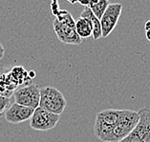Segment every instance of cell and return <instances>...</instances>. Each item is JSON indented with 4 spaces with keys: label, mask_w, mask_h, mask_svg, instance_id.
<instances>
[{
    "label": "cell",
    "mask_w": 150,
    "mask_h": 142,
    "mask_svg": "<svg viewBox=\"0 0 150 142\" xmlns=\"http://www.w3.org/2000/svg\"><path fill=\"white\" fill-rule=\"evenodd\" d=\"M57 18L54 20L53 28L57 38L64 44L79 45L82 39L76 34L75 29V19L68 11H57Z\"/></svg>",
    "instance_id": "6da1fadb"
},
{
    "label": "cell",
    "mask_w": 150,
    "mask_h": 142,
    "mask_svg": "<svg viewBox=\"0 0 150 142\" xmlns=\"http://www.w3.org/2000/svg\"><path fill=\"white\" fill-rule=\"evenodd\" d=\"M66 99L60 91L54 87L47 86L40 89L38 107L53 114L60 115L66 108Z\"/></svg>",
    "instance_id": "7a4b0ae2"
},
{
    "label": "cell",
    "mask_w": 150,
    "mask_h": 142,
    "mask_svg": "<svg viewBox=\"0 0 150 142\" xmlns=\"http://www.w3.org/2000/svg\"><path fill=\"white\" fill-rule=\"evenodd\" d=\"M122 110L108 109L97 114L96 122L94 126V133L98 139L103 142H108L111 130L119 120Z\"/></svg>",
    "instance_id": "3957f363"
},
{
    "label": "cell",
    "mask_w": 150,
    "mask_h": 142,
    "mask_svg": "<svg viewBox=\"0 0 150 142\" xmlns=\"http://www.w3.org/2000/svg\"><path fill=\"white\" fill-rule=\"evenodd\" d=\"M139 112L131 110H122V114L116 124L111 130L110 137L108 142H119L125 138L134 128L139 121Z\"/></svg>",
    "instance_id": "277c9868"
},
{
    "label": "cell",
    "mask_w": 150,
    "mask_h": 142,
    "mask_svg": "<svg viewBox=\"0 0 150 142\" xmlns=\"http://www.w3.org/2000/svg\"><path fill=\"white\" fill-rule=\"evenodd\" d=\"M139 112V121L134 130L119 142H150V108L144 107Z\"/></svg>",
    "instance_id": "5b68a950"
},
{
    "label": "cell",
    "mask_w": 150,
    "mask_h": 142,
    "mask_svg": "<svg viewBox=\"0 0 150 142\" xmlns=\"http://www.w3.org/2000/svg\"><path fill=\"white\" fill-rule=\"evenodd\" d=\"M59 117L60 115L38 107L34 110L30 118V126L35 131L46 132L54 129L57 126V122L59 121Z\"/></svg>",
    "instance_id": "8992f818"
},
{
    "label": "cell",
    "mask_w": 150,
    "mask_h": 142,
    "mask_svg": "<svg viewBox=\"0 0 150 142\" xmlns=\"http://www.w3.org/2000/svg\"><path fill=\"white\" fill-rule=\"evenodd\" d=\"M13 96L16 103L35 109L39 104L40 88L35 84H29L21 88H17L13 92Z\"/></svg>",
    "instance_id": "52a82bcc"
},
{
    "label": "cell",
    "mask_w": 150,
    "mask_h": 142,
    "mask_svg": "<svg viewBox=\"0 0 150 142\" xmlns=\"http://www.w3.org/2000/svg\"><path fill=\"white\" fill-rule=\"evenodd\" d=\"M122 11V5L120 3H112V4L108 5L107 9L105 10L104 13L102 14L101 18L100 19L101 27V37H107L114 31V29L119 22Z\"/></svg>",
    "instance_id": "ba28073f"
},
{
    "label": "cell",
    "mask_w": 150,
    "mask_h": 142,
    "mask_svg": "<svg viewBox=\"0 0 150 142\" xmlns=\"http://www.w3.org/2000/svg\"><path fill=\"white\" fill-rule=\"evenodd\" d=\"M34 110L35 109L25 107L14 102L11 104L5 111V119L11 124H19V123H22L30 119L33 112H34Z\"/></svg>",
    "instance_id": "9c48e42d"
},
{
    "label": "cell",
    "mask_w": 150,
    "mask_h": 142,
    "mask_svg": "<svg viewBox=\"0 0 150 142\" xmlns=\"http://www.w3.org/2000/svg\"><path fill=\"white\" fill-rule=\"evenodd\" d=\"M18 86L11 79L9 74H2L0 75V96L10 98Z\"/></svg>",
    "instance_id": "30bf717a"
},
{
    "label": "cell",
    "mask_w": 150,
    "mask_h": 142,
    "mask_svg": "<svg viewBox=\"0 0 150 142\" xmlns=\"http://www.w3.org/2000/svg\"><path fill=\"white\" fill-rule=\"evenodd\" d=\"M80 17L86 18L88 19L91 23V26H92V30H93V34L92 36L95 40H98L101 37V27H100V19L94 15V13H92V11L89 9V7H85L84 10L82 11L81 14H80Z\"/></svg>",
    "instance_id": "8fae6325"
},
{
    "label": "cell",
    "mask_w": 150,
    "mask_h": 142,
    "mask_svg": "<svg viewBox=\"0 0 150 142\" xmlns=\"http://www.w3.org/2000/svg\"><path fill=\"white\" fill-rule=\"evenodd\" d=\"M75 29L78 35L81 39H87L92 36L93 30L91 23L88 19L83 17H79L75 21Z\"/></svg>",
    "instance_id": "7c38bea8"
},
{
    "label": "cell",
    "mask_w": 150,
    "mask_h": 142,
    "mask_svg": "<svg viewBox=\"0 0 150 142\" xmlns=\"http://www.w3.org/2000/svg\"><path fill=\"white\" fill-rule=\"evenodd\" d=\"M9 75L11 79L16 83L17 86L19 85H23V84H28V82L31 81V78L29 77L28 72L25 70L22 66H16L13 67L12 70L9 72Z\"/></svg>",
    "instance_id": "4fadbf2b"
},
{
    "label": "cell",
    "mask_w": 150,
    "mask_h": 142,
    "mask_svg": "<svg viewBox=\"0 0 150 142\" xmlns=\"http://www.w3.org/2000/svg\"><path fill=\"white\" fill-rule=\"evenodd\" d=\"M109 4H110V3H109L108 0H100L98 3H95V4L90 3L88 7H89V9L92 11L94 15L96 16L98 19H100L102 14L104 13L105 10L107 9Z\"/></svg>",
    "instance_id": "5bb4252c"
},
{
    "label": "cell",
    "mask_w": 150,
    "mask_h": 142,
    "mask_svg": "<svg viewBox=\"0 0 150 142\" xmlns=\"http://www.w3.org/2000/svg\"><path fill=\"white\" fill-rule=\"evenodd\" d=\"M11 105V100L10 98H7L4 96H0V117L4 115L5 111L8 109V107Z\"/></svg>",
    "instance_id": "9a60e30c"
},
{
    "label": "cell",
    "mask_w": 150,
    "mask_h": 142,
    "mask_svg": "<svg viewBox=\"0 0 150 142\" xmlns=\"http://www.w3.org/2000/svg\"><path fill=\"white\" fill-rule=\"evenodd\" d=\"M76 2L80 3V4L83 5L84 7H88L90 2H91V0H76Z\"/></svg>",
    "instance_id": "2e32d148"
},
{
    "label": "cell",
    "mask_w": 150,
    "mask_h": 142,
    "mask_svg": "<svg viewBox=\"0 0 150 142\" xmlns=\"http://www.w3.org/2000/svg\"><path fill=\"white\" fill-rule=\"evenodd\" d=\"M4 53H5V49H4V47H3V45L0 43V60L4 56Z\"/></svg>",
    "instance_id": "e0dca14e"
},
{
    "label": "cell",
    "mask_w": 150,
    "mask_h": 142,
    "mask_svg": "<svg viewBox=\"0 0 150 142\" xmlns=\"http://www.w3.org/2000/svg\"><path fill=\"white\" fill-rule=\"evenodd\" d=\"M144 30H145V32L150 31V20H148L147 22L145 23V25H144Z\"/></svg>",
    "instance_id": "ac0fdd59"
},
{
    "label": "cell",
    "mask_w": 150,
    "mask_h": 142,
    "mask_svg": "<svg viewBox=\"0 0 150 142\" xmlns=\"http://www.w3.org/2000/svg\"><path fill=\"white\" fill-rule=\"evenodd\" d=\"M28 75H29V77H30L31 79H33V78H35V72H34V71L29 72H28Z\"/></svg>",
    "instance_id": "d6986e66"
},
{
    "label": "cell",
    "mask_w": 150,
    "mask_h": 142,
    "mask_svg": "<svg viewBox=\"0 0 150 142\" xmlns=\"http://www.w3.org/2000/svg\"><path fill=\"white\" fill-rule=\"evenodd\" d=\"M145 37H146V39L148 40V41H150V31L145 32Z\"/></svg>",
    "instance_id": "ffe728a7"
},
{
    "label": "cell",
    "mask_w": 150,
    "mask_h": 142,
    "mask_svg": "<svg viewBox=\"0 0 150 142\" xmlns=\"http://www.w3.org/2000/svg\"><path fill=\"white\" fill-rule=\"evenodd\" d=\"M100 0H91V2L90 3H92V4H95V3H98Z\"/></svg>",
    "instance_id": "44dd1931"
}]
</instances>
